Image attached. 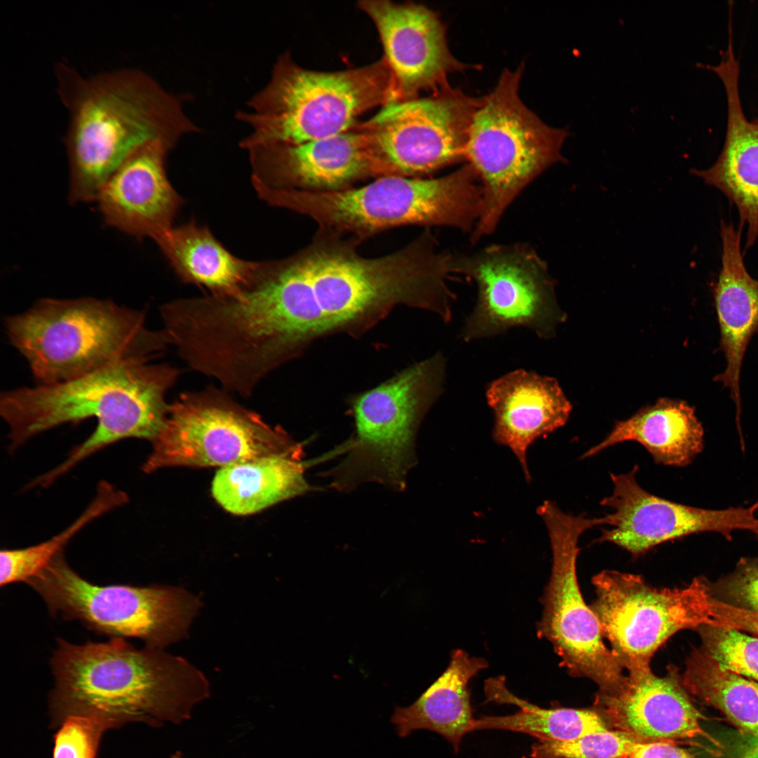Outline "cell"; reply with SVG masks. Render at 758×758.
<instances>
[{"instance_id":"cell-12","label":"cell","mask_w":758,"mask_h":758,"mask_svg":"<svg viewBox=\"0 0 758 758\" xmlns=\"http://www.w3.org/2000/svg\"><path fill=\"white\" fill-rule=\"evenodd\" d=\"M152 442L142 467L146 473L172 466L223 467L302 447L214 386L182 393L170 404Z\"/></svg>"},{"instance_id":"cell-28","label":"cell","mask_w":758,"mask_h":758,"mask_svg":"<svg viewBox=\"0 0 758 758\" xmlns=\"http://www.w3.org/2000/svg\"><path fill=\"white\" fill-rule=\"evenodd\" d=\"M484 692L488 701L514 705L519 707V711L505 716H482L476 719L474 731L507 730L528 734L538 740H568L609 730L595 711L542 708L519 698L508 690L504 676L488 679Z\"/></svg>"},{"instance_id":"cell-3","label":"cell","mask_w":758,"mask_h":758,"mask_svg":"<svg viewBox=\"0 0 758 758\" xmlns=\"http://www.w3.org/2000/svg\"><path fill=\"white\" fill-rule=\"evenodd\" d=\"M51 667L55 727L76 715L106 730L132 722L180 724L211 696L206 676L185 658L163 649H137L123 638L79 645L58 639Z\"/></svg>"},{"instance_id":"cell-32","label":"cell","mask_w":758,"mask_h":758,"mask_svg":"<svg viewBox=\"0 0 758 758\" xmlns=\"http://www.w3.org/2000/svg\"><path fill=\"white\" fill-rule=\"evenodd\" d=\"M54 736L53 758H96L105 728L96 720L70 716Z\"/></svg>"},{"instance_id":"cell-24","label":"cell","mask_w":758,"mask_h":758,"mask_svg":"<svg viewBox=\"0 0 758 758\" xmlns=\"http://www.w3.org/2000/svg\"><path fill=\"white\" fill-rule=\"evenodd\" d=\"M488 667L482 658L462 649L451 653L444 672L412 704L397 707L391 717L397 735L406 737L420 729L435 732L450 742L457 752L463 737L474 731L476 719L468 684Z\"/></svg>"},{"instance_id":"cell-11","label":"cell","mask_w":758,"mask_h":758,"mask_svg":"<svg viewBox=\"0 0 758 758\" xmlns=\"http://www.w3.org/2000/svg\"><path fill=\"white\" fill-rule=\"evenodd\" d=\"M536 511L546 526L552 552L551 575L541 599L543 611L538 635L552 644L569 674L588 678L598 685V698L613 696L623 689L627 676L604 644L599 621L586 604L576 576L580 536L593 527L606 525V519L571 515L550 500L544 501Z\"/></svg>"},{"instance_id":"cell-35","label":"cell","mask_w":758,"mask_h":758,"mask_svg":"<svg viewBox=\"0 0 758 758\" xmlns=\"http://www.w3.org/2000/svg\"><path fill=\"white\" fill-rule=\"evenodd\" d=\"M626 758H696L686 750L663 741L638 740Z\"/></svg>"},{"instance_id":"cell-13","label":"cell","mask_w":758,"mask_h":758,"mask_svg":"<svg viewBox=\"0 0 758 758\" xmlns=\"http://www.w3.org/2000/svg\"><path fill=\"white\" fill-rule=\"evenodd\" d=\"M453 274L474 281L477 301L460 328L464 342L526 328L543 339L562 321L547 265L524 244H494L471 255H454Z\"/></svg>"},{"instance_id":"cell-10","label":"cell","mask_w":758,"mask_h":758,"mask_svg":"<svg viewBox=\"0 0 758 758\" xmlns=\"http://www.w3.org/2000/svg\"><path fill=\"white\" fill-rule=\"evenodd\" d=\"M27 583L53 616L157 649L185 639L202 607L199 596L180 587L92 583L70 568L62 552Z\"/></svg>"},{"instance_id":"cell-34","label":"cell","mask_w":758,"mask_h":758,"mask_svg":"<svg viewBox=\"0 0 758 758\" xmlns=\"http://www.w3.org/2000/svg\"><path fill=\"white\" fill-rule=\"evenodd\" d=\"M710 625L738 630L758 637V611L739 608L712 597Z\"/></svg>"},{"instance_id":"cell-37","label":"cell","mask_w":758,"mask_h":758,"mask_svg":"<svg viewBox=\"0 0 758 758\" xmlns=\"http://www.w3.org/2000/svg\"><path fill=\"white\" fill-rule=\"evenodd\" d=\"M171 758H183L182 754L180 752H175Z\"/></svg>"},{"instance_id":"cell-18","label":"cell","mask_w":758,"mask_h":758,"mask_svg":"<svg viewBox=\"0 0 758 758\" xmlns=\"http://www.w3.org/2000/svg\"><path fill=\"white\" fill-rule=\"evenodd\" d=\"M359 8L375 24L392 74L394 101L415 98L444 84L449 72L463 68L451 54L444 27L422 5L365 0Z\"/></svg>"},{"instance_id":"cell-7","label":"cell","mask_w":758,"mask_h":758,"mask_svg":"<svg viewBox=\"0 0 758 758\" xmlns=\"http://www.w3.org/2000/svg\"><path fill=\"white\" fill-rule=\"evenodd\" d=\"M390 69L383 58L365 67L326 72L279 56L268 82L236 118L251 131L239 146L293 145L335 136L352 129L357 119L393 101Z\"/></svg>"},{"instance_id":"cell-1","label":"cell","mask_w":758,"mask_h":758,"mask_svg":"<svg viewBox=\"0 0 758 758\" xmlns=\"http://www.w3.org/2000/svg\"><path fill=\"white\" fill-rule=\"evenodd\" d=\"M352 237L318 228L311 242L265 261L237 303L247 339L286 363L314 340L338 333L358 337L399 305L437 312L446 293L441 258L419 236L390 254L365 258Z\"/></svg>"},{"instance_id":"cell-6","label":"cell","mask_w":758,"mask_h":758,"mask_svg":"<svg viewBox=\"0 0 758 758\" xmlns=\"http://www.w3.org/2000/svg\"><path fill=\"white\" fill-rule=\"evenodd\" d=\"M266 201L361 243L406 225H444L472 232L481 212L482 188L467 164L437 178L387 175L338 191L273 192Z\"/></svg>"},{"instance_id":"cell-23","label":"cell","mask_w":758,"mask_h":758,"mask_svg":"<svg viewBox=\"0 0 758 758\" xmlns=\"http://www.w3.org/2000/svg\"><path fill=\"white\" fill-rule=\"evenodd\" d=\"M721 227L722 266L714 289V301L720 328V349L726 366L714 380L729 390L739 426L743 361L750 339L758 334V279L748 274L744 265L740 230H736L732 224L723 223Z\"/></svg>"},{"instance_id":"cell-36","label":"cell","mask_w":758,"mask_h":758,"mask_svg":"<svg viewBox=\"0 0 758 758\" xmlns=\"http://www.w3.org/2000/svg\"><path fill=\"white\" fill-rule=\"evenodd\" d=\"M742 758H758V738H750Z\"/></svg>"},{"instance_id":"cell-17","label":"cell","mask_w":758,"mask_h":758,"mask_svg":"<svg viewBox=\"0 0 758 758\" xmlns=\"http://www.w3.org/2000/svg\"><path fill=\"white\" fill-rule=\"evenodd\" d=\"M246 150L258 197L278 191H338L382 177L368 140L357 125L324 139L258 145Z\"/></svg>"},{"instance_id":"cell-29","label":"cell","mask_w":758,"mask_h":758,"mask_svg":"<svg viewBox=\"0 0 758 758\" xmlns=\"http://www.w3.org/2000/svg\"><path fill=\"white\" fill-rule=\"evenodd\" d=\"M682 683L741 733L758 738V682L722 667L699 649L689 658Z\"/></svg>"},{"instance_id":"cell-27","label":"cell","mask_w":758,"mask_h":758,"mask_svg":"<svg viewBox=\"0 0 758 758\" xmlns=\"http://www.w3.org/2000/svg\"><path fill=\"white\" fill-rule=\"evenodd\" d=\"M304 455L302 446L221 467L212 483L213 496L227 511L246 515L302 495L311 490Z\"/></svg>"},{"instance_id":"cell-8","label":"cell","mask_w":758,"mask_h":758,"mask_svg":"<svg viewBox=\"0 0 758 758\" xmlns=\"http://www.w3.org/2000/svg\"><path fill=\"white\" fill-rule=\"evenodd\" d=\"M447 361L441 352L415 363L349 401L354 431L345 453L326 476L331 488L349 492L366 483L394 491L406 488L417 461L420 425L443 394Z\"/></svg>"},{"instance_id":"cell-26","label":"cell","mask_w":758,"mask_h":758,"mask_svg":"<svg viewBox=\"0 0 758 758\" xmlns=\"http://www.w3.org/2000/svg\"><path fill=\"white\" fill-rule=\"evenodd\" d=\"M155 241L182 281L213 295H232L246 288L262 263L234 256L208 229L193 222L173 226Z\"/></svg>"},{"instance_id":"cell-19","label":"cell","mask_w":758,"mask_h":758,"mask_svg":"<svg viewBox=\"0 0 758 758\" xmlns=\"http://www.w3.org/2000/svg\"><path fill=\"white\" fill-rule=\"evenodd\" d=\"M171 150L160 142L147 144L110 175L95 199L108 225L154 241L173 227L183 200L166 175V157Z\"/></svg>"},{"instance_id":"cell-14","label":"cell","mask_w":758,"mask_h":758,"mask_svg":"<svg viewBox=\"0 0 758 758\" xmlns=\"http://www.w3.org/2000/svg\"><path fill=\"white\" fill-rule=\"evenodd\" d=\"M590 606L611 649L628 672L649 668L677 632L711 625L712 596L699 578L681 588H658L641 576L606 570L592 578Z\"/></svg>"},{"instance_id":"cell-5","label":"cell","mask_w":758,"mask_h":758,"mask_svg":"<svg viewBox=\"0 0 758 758\" xmlns=\"http://www.w3.org/2000/svg\"><path fill=\"white\" fill-rule=\"evenodd\" d=\"M143 311L108 300L42 298L8 317L6 329L40 385L72 380L127 361H149L170 344Z\"/></svg>"},{"instance_id":"cell-25","label":"cell","mask_w":758,"mask_h":758,"mask_svg":"<svg viewBox=\"0 0 758 758\" xmlns=\"http://www.w3.org/2000/svg\"><path fill=\"white\" fill-rule=\"evenodd\" d=\"M627 441L641 444L657 464L684 467L702 451L703 429L693 408L685 401L660 399L616 423L611 432L581 458H591Z\"/></svg>"},{"instance_id":"cell-20","label":"cell","mask_w":758,"mask_h":758,"mask_svg":"<svg viewBox=\"0 0 758 758\" xmlns=\"http://www.w3.org/2000/svg\"><path fill=\"white\" fill-rule=\"evenodd\" d=\"M486 398L494 417L493 440L512 451L530 483L528 448L566 423L571 403L555 378L523 368L491 382Z\"/></svg>"},{"instance_id":"cell-15","label":"cell","mask_w":758,"mask_h":758,"mask_svg":"<svg viewBox=\"0 0 758 758\" xmlns=\"http://www.w3.org/2000/svg\"><path fill=\"white\" fill-rule=\"evenodd\" d=\"M481 102L444 88L435 96L388 102L357 124L382 176L423 178L461 161Z\"/></svg>"},{"instance_id":"cell-4","label":"cell","mask_w":758,"mask_h":758,"mask_svg":"<svg viewBox=\"0 0 758 758\" xmlns=\"http://www.w3.org/2000/svg\"><path fill=\"white\" fill-rule=\"evenodd\" d=\"M180 373L168 364L127 361L72 380L1 393L0 413L8 427V448L16 450L60 425L96 419L93 432L61 464L38 478L46 487L117 441L130 438L152 441L165 424L169 406L166 395Z\"/></svg>"},{"instance_id":"cell-31","label":"cell","mask_w":758,"mask_h":758,"mask_svg":"<svg viewBox=\"0 0 758 758\" xmlns=\"http://www.w3.org/2000/svg\"><path fill=\"white\" fill-rule=\"evenodd\" d=\"M639 740L622 731L592 733L568 740H538L532 758H626Z\"/></svg>"},{"instance_id":"cell-21","label":"cell","mask_w":758,"mask_h":758,"mask_svg":"<svg viewBox=\"0 0 758 758\" xmlns=\"http://www.w3.org/2000/svg\"><path fill=\"white\" fill-rule=\"evenodd\" d=\"M599 701L620 731L637 739H687L705 736L719 746L700 727V712L691 701L674 667L659 677L651 667L628 672L618 694Z\"/></svg>"},{"instance_id":"cell-16","label":"cell","mask_w":758,"mask_h":758,"mask_svg":"<svg viewBox=\"0 0 758 758\" xmlns=\"http://www.w3.org/2000/svg\"><path fill=\"white\" fill-rule=\"evenodd\" d=\"M638 466L627 473L610 474L612 493L600 504L609 507L607 528L598 542L613 543L634 557L661 543L705 531L729 536L735 530L755 529L758 503L749 507L722 510L691 507L658 497L637 482Z\"/></svg>"},{"instance_id":"cell-30","label":"cell","mask_w":758,"mask_h":758,"mask_svg":"<svg viewBox=\"0 0 758 758\" xmlns=\"http://www.w3.org/2000/svg\"><path fill=\"white\" fill-rule=\"evenodd\" d=\"M698 628L701 651L722 667L758 682V637L710 625Z\"/></svg>"},{"instance_id":"cell-38","label":"cell","mask_w":758,"mask_h":758,"mask_svg":"<svg viewBox=\"0 0 758 758\" xmlns=\"http://www.w3.org/2000/svg\"><path fill=\"white\" fill-rule=\"evenodd\" d=\"M753 532L758 536V523H757V526H756V528H755V529L754 530Z\"/></svg>"},{"instance_id":"cell-9","label":"cell","mask_w":758,"mask_h":758,"mask_svg":"<svg viewBox=\"0 0 758 758\" xmlns=\"http://www.w3.org/2000/svg\"><path fill=\"white\" fill-rule=\"evenodd\" d=\"M521 71V67L505 69L472 120L465 158L482 188L472 243L495 230L509 205L533 180L564 161L561 149L570 133L547 126L523 103L519 96Z\"/></svg>"},{"instance_id":"cell-2","label":"cell","mask_w":758,"mask_h":758,"mask_svg":"<svg viewBox=\"0 0 758 758\" xmlns=\"http://www.w3.org/2000/svg\"><path fill=\"white\" fill-rule=\"evenodd\" d=\"M55 75L69 116L63 140L72 204L95 201L110 175L142 146L160 142L172 149L184 136L201 132L180 98L140 69L84 76L62 61Z\"/></svg>"},{"instance_id":"cell-22","label":"cell","mask_w":758,"mask_h":758,"mask_svg":"<svg viewBox=\"0 0 758 758\" xmlns=\"http://www.w3.org/2000/svg\"><path fill=\"white\" fill-rule=\"evenodd\" d=\"M721 79L727 98L724 145L710 168L694 173L720 190L737 207L748 225L747 246L758 239V118L749 121L743 112L739 92V65L728 48L717 65L707 66Z\"/></svg>"},{"instance_id":"cell-33","label":"cell","mask_w":758,"mask_h":758,"mask_svg":"<svg viewBox=\"0 0 758 758\" xmlns=\"http://www.w3.org/2000/svg\"><path fill=\"white\" fill-rule=\"evenodd\" d=\"M719 592L724 599L722 601L758 611V560L742 562L736 571L720 584Z\"/></svg>"}]
</instances>
